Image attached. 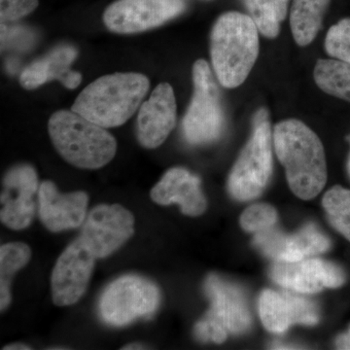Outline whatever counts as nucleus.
Segmentation results:
<instances>
[{"label": "nucleus", "mask_w": 350, "mask_h": 350, "mask_svg": "<svg viewBox=\"0 0 350 350\" xmlns=\"http://www.w3.org/2000/svg\"><path fill=\"white\" fill-rule=\"evenodd\" d=\"M273 145L292 192L305 200L317 197L325 187L328 172L317 133L299 120H285L275 126Z\"/></svg>", "instance_id": "obj_1"}, {"label": "nucleus", "mask_w": 350, "mask_h": 350, "mask_svg": "<svg viewBox=\"0 0 350 350\" xmlns=\"http://www.w3.org/2000/svg\"><path fill=\"white\" fill-rule=\"evenodd\" d=\"M259 51V29L250 15L231 11L216 21L211 34V56L223 87L241 86L256 63Z\"/></svg>", "instance_id": "obj_2"}, {"label": "nucleus", "mask_w": 350, "mask_h": 350, "mask_svg": "<svg viewBox=\"0 0 350 350\" xmlns=\"http://www.w3.org/2000/svg\"><path fill=\"white\" fill-rule=\"evenodd\" d=\"M149 88L142 73L105 75L83 90L71 110L103 128H116L137 112Z\"/></svg>", "instance_id": "obj_3"}, {"label": "nucleus", "mask_w": 350, "mask_h": 350, "mask_svg": "<svg viewBox=\"0 0 350 350\" xmlns=\"http://www.w3.org/2000/svg\"><path fill=\"white\" fill-rule=\"evenodd\" d=\"M48 131L57 153L73 167L100 169L116 155L117 142L111 133L72 110L55 112Z\"/></svg>", "instance_id": "obj_4"}, {"label": "nucleus", "mask_w": 350, "mask_h": 350, "mask_svg": "<svg viewBox=\"0 0 350 350\" xmlns=\"http://www.w3.org/2000/svg\"><path fill=\"white\" fill-rule=\"evenodd\" d=\"M273 172L271 131L269 113L258 110L253 118V131L234 163L228 179V190L234 200L256 199L268 185Z\"/></svg>", "instance_id": "obj_5"}, {"label": "nucleus", "mask_w": 350, "mask_h": 350, "mask_svg": "<svg viewBox=\"0 0 350 350\" xmlns=\"http://www.w3.org/2000/svg\"><path fill=\"white\" fill-rule=\"evenodd\" d=\"M194 94L182 122L184 137L192 145L216 142L226 129V113L217 83L204 59L193 66Z\"/></svg>", "instance_id": "obj_6"}, {"label": "nucleus", "mask_w": 350, "mask_h": 350, "mask_svg": "<svg viewBox=\"0 0 350 350\" xmlns=\"http://www.w3.org/2000/svg\"><path fill=\"white\" fill-rule=\"evenodd\" d=\"M161 304L155 283L139 275H124L110 283L101 295L98 310L110 326L123 327L142 317H151Z\"/></svg>", "instance_id": "obj_7"}, {"label": "nucleus", "mask_w": 350, "mask_h": 350, "mask_svg": "<svg viewBox=\"0 0 350 350\" xmlns=\"http://www.w3.org/2000/svg\"><path fill=\"white\" fill-rule=\"evenodd\" d=\"M186 9V0H117L105 9L103 23L115 33H139L175 19Z\"/></svg>", "instance_id": "obj_8"}, {"label": "nucleus", "mask_w": 350, "mask_h": 350, "mask_svg": "<svg viewBox=\"0 0 350 350\" xmlns=\"http://www.w3.org/2000/svg\"><path fill=\"white\" fill-rule=\"evenodd\" d=\"M135 216L120 204H98L88 213L80 239L96 257L110 256L135 234Z\"/></svg>", "instance_id": "obj_9"}, {"label": "nucleus", "mask_w": 350, "mask_h": 350, "mask_svg": "<svg viewBox=\"0 0 350 350\" xmlns=\"http://www.w3.org/2000/svg\"><path fill=\"white\" fill-rule=\"evenodd\" d=\"M96 257L77 239L59 257L52 276L53 303L57 306L75 305L86 293L96 265Z\"/></svg>", "instance_id": "obj_10"}, {"label": "nucleus", "mask_w": 350, "mask_h": 350, "mask_svg": "<svg viewBox=\"0 0 350 350\" xmlns=\"http://www.w3.org/2000/svg\"><path fill=\"white\" fill-rule=\"evenodd\" d=\"M2 184V224L15 231L27 229L36 214L34 196L39 190L36 170L29 165H16L7 172Z\"/></svg>", "instance_id": "obj_11"}, {"label": "nucleus", "mask_w": 350, "mask_h": 350, "mask_svg": "<svg viewBox=\"0 0 350 350\" xmlns=\"http://www.w3.org/2000/svg\"><path fill=\"white\" fill-rule=\"evenodd\" d=\"M269 275L280 286L304 294L319 293L323 288H338L347 280L344 269L321 259L275 261Z\"/></svg>", "instance_id": "obj_12"}, {"label": "nucleus", "mask_w": 350, "mask_h": 350, "mask_svg": "<svg viewBox=\"0 0 350 350\" xmlns=\"http://www.w3.org/2000/svg\"><path fill=\"white\" fill-rule=\"evenodd\" d=\"M253 244L275 261L297 262L330 250L331 241L314 224L306 225L293 234L275 228L255 234Z\"/></svg>", "instance_id": "obj_13"}, {"label": "nucleus", "mask_w": 350, "mask_h": 350, "mask_svg": "<svg viewBox=\"0 0 350 350\" xmlns=\"http://www.w3.org/2000/svg\"><path fill=\"white\" fill-rule=\"evenodd\" d=\"M176 124V100L169 83H161L148 100L139 108L137 139L147 149H155L165 142Z\"/></svg>", "instance_id": "obj_14"}, {"label": "nucleus", "mask_w": 350, "mask_h": 350, "mask_svg": "<svg viewBox=\"0 0 350 350\" xmlns=\"http://www.w3.org/2000/svg\"><path fill=\"white\" fill-rule=\"evenodd\" d=\"M88 204L89 196L83 191L61 194L54 182L48 180L39 186V217L50 232L76 229L84 224Z\"/></svg>", "instance_id": "obj_15"}, {"label": "nucleus", "mask_w": 350, "mask_h": 350, "mask_svg": "<svg viewBox=\"0 0 350 350\" xmlns=\"http://www.w3.org/2000/svg\"><path fill=\"white\" fill-rule=\"evenodd\" d=\"M258 306L262 325L271 333H284L293 324L315 325L319 321V308L313 301L291 294L265 289Z\"/></svg>", "instance_id": "obj_16"}, {"label": "nucleus", "mask_w": 350, "mask_h": 350, "mask_svg": "<svg viewBox=\"0 0 350 350\" xmlns=\"http://www.w3.org/2000/svg\"><path fill=\"white\" fill-rule=\"evenodd\" d=\"M204 290L211 303L207 319L215 320L234 335L250 330L252 317L245 295L237 285L211 275L204 283Z\"/></svg>", "instance_id": "obj_17"}, {"label": "nucleus", "mask_w": 350, "mask_h": 350, "mask_svg": "<svg viewBox=\"0 0 350 350\" xmlns=\"http://www.w3.org/2000/svg\"><path fill=\"white\" fill-rule=\"evenodd\" d=\"M151 199L160 206L177 204L182 213L197 217L206 213L207 202L200 179L183 167H172L152 188Z\"/></svg>", "instance_id": "obj_18"}, {"label": "nucleus", "mask_w": 350, "mask_h": 350, "mask_svg": "<svg viewBox=\"0 0 350 350\" xmlns=\"http://www.w3.org/2000/svg\"><path fill=\"white\" fill-rule=\"evenodd\" d=\"M78 56L73 46L62 45L48 53L45 57L29 64L20 76V83L25 89L33 90L47 82L57 80L68 89H75L82 81V75L70 69Z\"/></svg>", "instance_id": "obj_19"}, {"label": "nucleus", "mask_w": 350, "mask_h": 350, "mask_svg": "<svg viewBox=\"0 0 350 350\" xmlns=\"http://www.w3.org/2000/svg\"><path fill=\"white\" fill-rule=\"evenodd\" d=\"M331 0H294L290 12V27L296 43L308 46L322 27Z\"/></svg>", "instance_id": "obj_20"}, {"label": "nucleus", "mask_w": 350, "mask_h": 350, "mask_svg": "<svg viewBox=\"0 0 350 350\" xmlns=\"http://www.w3.org/2000/svg\"><path fill=\"white\" fill-rule=\"evenodd\" d=\"M31 250L27 244L9 243L0 247V310L8 308L12 301L11 282L20 269L29 264Z\"/></svg>", "instance_id": "obj_21"}, {"label": "nucleus", "mask_w": 350, "mask_h": 350, "mask_svg": "<svg viewBox=\"0 0 350 350\" xmlns=\"http://www.w3.org/2000/svg\"><path fill=\"white\" fill-rule=\"evenodd\" d=\"M317 86L335 98L350 103V64L338 59H322L315 64Z\"/></svg>", "instance_id": "obj_22"}, {"label": "nucleus", "mask_w": 350, "mask_h": 350, "mask_svg": "<svg viewBox=\"0 0 350 350\" xmlns=\"http://www.w3.org/2000/svg\"><path fill=\"white\" fill-rule=\"evenodd\" d=\"M265 38H275L287 16L288 0H241Z\"/></svg>", "instance_id": "obj_23"}, {"label": "nucleus", "mask_w": 350, "mask_h": 350, "mask_svg": "<svg viewBox=\"0 0 350 350\" xmlns=\"http://www.w3.org/2000/svg\"><path fill=\"white\" fill-rule=\"evenodd\" d=\"M322 204L330 224L350 243V190L334 186L324 195Z\"/></svg>", "instance_id": "obj_24"}, {"label": "nucleus", "mask_w": 350, "mask_h": 350, "mask_svg": "<svg viewBox=\"0 0 350 350\" xmlns=\"http://www.w3.org/2000/svg\"><path fill=\"white\" fill-rule=\"evenodd\" d=\"M278 218V211L275 207L268 204H256L243 211L239 223L244 231L257 234L275 227Z\"/></svg>", "instance_id": "obj_25"}, {"label": "nucleus", "mask_w": 350, "mask_h": 350, "mask_svg": "<svg viewBox=\"0 0 350 350\" xmlns=\"http://www.w3.org/2000/svg\"><path fill=\"white\" fill-rule=\"evenodd\" d=\"M325 50L334 59L350 64V18L340 20L329 29Z\"/></svg>", "instance_id": "obj_26"}, {"label": "nucleus", "mask_w": 350, "mask_h": 350, "mask_svg": "<svg viewBox=\"0 0 350 350\" xmlns=\"http://www.w3.org/2000/svg\"><path fill=\"white\" fill-rule=\"evenodd\" d=\"M39 0H0V19L2 24L15 22L33 12Z\"/></svg>", "instance_id": "obj_27"}, {"label": "nucleus", "mask_w": 350, "mask_h": 350, "mask_svg": "<svg viewBox=\"0 0 350 350\" xmlns=\"http://www.w3.org/2000/svg\"><path fill=\"white\" fill-rule=\"evenodd\" d=\"M196 338L200 342H213L223 344L227 340L228 331L215 320L206 319L198 322L194 328Z\"/></svg>", "instance_id": "obj_28"}, {"label": "nucleus", "mask_w": 350, "mask_h": 350, "mask_svg": "<svg viewBox=\"0 0 350 350\" xmlns=\"http://www.w3.org/2000/svg\"><path fill=\"white\" fill-rule=\"evenodd\" d=\"M336 347L338 349L350 350V335L349 333L342 334L336 338Z\"/></svg>", "instance_id": "obj_29"}, {"label": "nucleus", "mask_w": 350, "mask_h": 350, "mask_svg": "<svg viewBox=\"0 0 350 350\" xmlns=\"http://www.w3.org/2000/svg\"><path fill=\"white\" fill-rule=\"evenodd\" d=\"M3 350H29L31 349V347H29V345L24 344H12L6 345V347H2Z\"/></svg>", "instance_id": "obj_30"}, {"label": "nucleus", "mask_w": 350, "mask_h": 350, "mask_svg": "<svg viewBox=\"0 0 350 350\" xmlns=\"http://www.w3.org/2000/svg\"><path fill=\"white\" fill-rule=\"evenodd\" d=\"M147 349H148V347H145L144 345H142V344H130V345H125V347H122V349H129V350Z\"/></svg>", "instance_id": "obj_31"}, {"label": "nucleus", "mask_w": 350, "mask_h": 350, "mask_svg": "<svg viewBox=\"0 0 350 350\" xmlns=\"http://www.w3.org/2000/svg\"><path fill=\"white\" fill-rule=\"evenodd\" d=\"M347 172H349V178H350V153H349V159H347Z\"/></svg>", "instance_id": "obj_32"}, {"label": "nucleus", "mask_w": 350, "mask_h": 350, "mask_svg": "<svg viewBox=\"0 0 350 350\" xmlns=\"http://www.w3.org/2000/svg\"><path fill=\"white\" fill-rule=\"evenodd\" d=\"M347 333H349V335H350V325H349V331H347Z\"/></svg>", "instance_id": "obj_33"}, {"label": "nucleus", "mask_w": 350, "mask_h": 350, "mask_svg": "<svg viewBox=\"0 0 350 350\" xmlns=\"http://www.w3.org/2000/svg\"><path fill=\"white\" fill-rule=\"evenodd\" d=\"M202 1H211V0H202Z\"/></svg>", "instance_id": "obj_34"}]
</instances>
